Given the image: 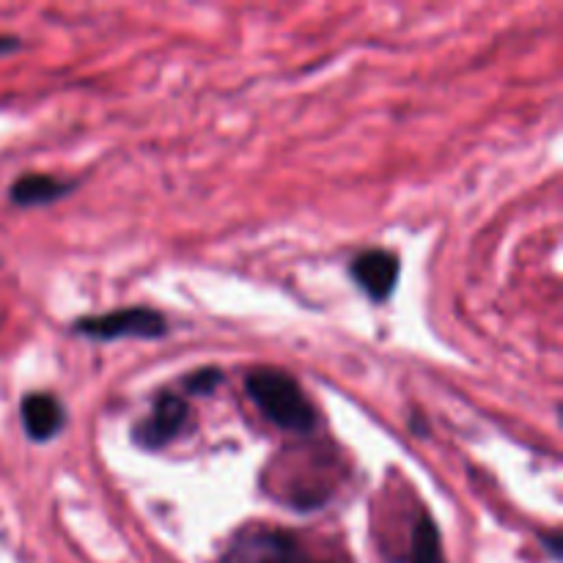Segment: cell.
Listing matches in <instances>:
<instances>
[{
    "mask_svg": "<svg viewBox=\"0 0 563 563\" xmlns=\"http://www.w3.org/2000/svg\"><path fill=\"white\" fill-rule=\"evenodd\" d=\"M14 49H20V38L9 36V33H0V55H9Z\"/></svg>",
    "mask_w": 563,
    "mask_h": 563,
    "instance_id": "10",
    "label": "cell"
},
{
    "mask_svg": "<svg viewBox=\"0 0 563 563\" xmlns=\"http://www.w3.org/2000/svg\"><path fill=\"white\" fill-rule=\"evenodd\" d=\"M542 542H548L553 559H561V537H559V533H553V537H542Z\"/></svg>",
    "mask_w": 563,
    "mask_h": 563,
    "instance_id": "11",
    "label": "cell"
},
{
    "mask_svg": "<svg viewBox=\"0 0 563 563\" xmlns=\"http://www.w3.org/2000/svg\"><path fill=\"white\" fill-rule=\"evenodd\" d=\"M245 390L264 418L289 434H313L319 429V412L295 377L280 368H256L247 374Z\"/></svg>",
    "mask_w": 563,
    "mask_h": 563,
    "instance_id": "1",
    "label": "cell"
},
{
    "mask_svg": "<svg viewBox=\"0 0 563 563\" xmlns=\"http://www.w3.org/2000/svg\"><path fill=\"white\" fill-rule=\"evenodd\" d=\"M190 405L176 394H159L143 421L132 427V440L146 451H159L174 443L190 423Z\"/></svg>",
    "mask_w": 563,
    "mask_h": 563,
    "instance_id": "4",
    "label": "cell"
},
{
    "mask_svg": "<svg viewBox=\"0 0 563 563\" xmlns=\"http://www.w3.org/2000/svg\"><path fill=\"white\" fill-rule=\"evenodd\" d=\"M75 333L91 341L163 339V335H168V322L154 308L132 306L110 313H93V317L77 319Z\"/></svg>",
    "mask_w": 563,
    "mask_h": 563,
    "instance_id": "2",
    "label": "cell"
},
{
    "mask_svg": "<svg viewBox=\"0 0 563 563\" xmlns=\"http://www.w3.org/2000/svg\"><path fill=\"white\" fill-rule=\"evenodd\" d=\"M22 429L33 443H47L64 429L66 410L53 394H27L20 405Z\"/></svg>",
    "mask_w": 563,
    "mask_h": 563,
    "instance_id": "6",
    "label": "cell"
},
{
    "mask_svg": "<svg viewBox=\"0 0 563 563\" xmlns=\"http://www.w3.org/2000/svg\"><path fill=\"white\" fill-rule=\"evenodd\" d=\"M350 275L368 300L385 302L396 291V284H399L401 262L394 251L372 247V251H363L352 258Z\"/></svg>",
    "mask_w": 563,
    "mask_h": 563,
    "instance_id": "5",
    "label": "cell"
},
{
    "mask_svg": "<svg viewBox=\"0 0 563 563\" xmlns=\"http://www.w3.org/2000/svg\"><path fill=\"white\" fill-rule=\"evenodd\" d=\"M223 563H306V555L289 531L245 526L231 537Z\"/></svg>",
    "mask_w": 563,
    "mask_h": 563,
    "instance_id": "3",
    "label": "cell"
},
{
    "mask_svg": "<svg viewBox=\"0 0 563 563\" xmlns=\"http://www.w3.org/2000/svg\"><path fill=\"white\" fill-rule=\"evenodd\" d=\"M410 563H445L443 542H440V531L429 515L418 517L416 528H412V553Z\"/></svg>",
    "mask_w": 563,
    "mask_h": 563,
    "instance_id": "8",
    "label": "cell"
},
{
    "mask_svg": "<svg viewBox=\"0 0 563 563\" xmlns=\"http://www.w3.org/2000/svg\"><path fill=\"white\" fill-rule=\"evenodd\" d=\"M220 385H223V372L214 366L198 368L190 377H185V388L190 390L192 396H212Z\"/></svg>",
    "mask_w": 563,
    "mask_h": 563,
    "instance_id": "9",
    "label": "cell"
},
{
    "mask_svg": "<svg viewBox=\"0 0 563 563\" xmlns=\"http://www.w3.org/2000/svg\"><path fill=\"white\" fill-rule=\"evenodd\" d=\"M77 187V181L55 179L47 174H25L9 187V198L16 207H47V203L60 201Z\"/></svg>",
    "mask_w": 563,
    "mask_h": 563,
    "instance_id": "7",
    "label": "cell"
}]
</instances>
